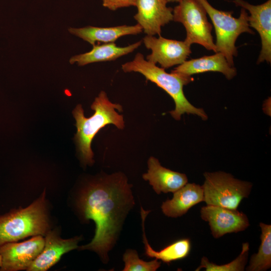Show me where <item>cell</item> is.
I'll return each instance as SVG.
<instances>
[{
  "instance_id": "obj_1",
  "label": "cell",
  "mask_w": 271,
  "mask_h": 271,
  "mask_svg": "<svg viewBox=\"0 0 271 271\" xmlns=\"http://www.w3.org/2000/svg\"><path fill=\"white\" fill-rule=\"evenodd\" d=\"M132 185L118 172L89 182L81 190L78 208L86 220L95 224V235L90 243L78 247L97 253L104 263L117 239L123 221L134 204Z\"/></svg>"
},
{
  "instance_id": "obj_2",
  "label": "cell",
  "mask_w": 271,
  "mask_h": 271,
  "mask_svg": "<svg viewBox=\"0 0 271 271\" xmlns=\"http://www.w3.org/2000/svg\"><path fill=\"white\" fill-rule=\"evenodd\" d=\"M91 108L94 113L89 118L85 117L81 104H78L73 111L77 129L74 139L80 159L85 165H91L94 162L91 145L100 129L110 124L120 129L125 127L123 116L116 111L117 110L121 112L122 106L111 102L105 91H101L99 93L91 104Z\"/></svg>"
},
{
  "instance_id": "obj_3",
  "label": "cell",
  "mask_w": 271,
  "mask_h": 271,
  "mask_svg": "<svg viewBox=\"0 0 271 271\" xmlns=\"http://www.w3.org/2000/svg\"><path fill=\"white\" fill-rule=\"evenodd\" d=\"M121 68L124 72H136L142 74L147 80L165 90L174 101L175 108L170 113L175 120H180L185 113L196 115L204 120L208 118L205 111L193 106L184 93L183 86L193 80L191 76L173 72L167 73L164 68L145 59L140 53H138L132 61L122 64Z\"/></svg>"
},
{
  "instance_id": "obj_4",
  "label": "cell",
  "mask_w": 271,
  "mask_h": 271,
  "mask_svg": "<svg viewBox=\"0 0 271 271\" xmlns=\"http://www.w3.org/2000/svg\"><path fill=\"white\" fill-rule=\"evenodd\" d=\"M49 228L44 190L27 207L0 216V246L31 236L46 235Z\"/></svg>"
},
{
  "instance_id": "obj_5",
  "label": "cell",
  "mask_w": 271,
  "mask_h": 271,
  "mask_svg": "<svg viewBox=\"0 0 271 271\" xmlns=\"http://www.w3.org/2000/svg\"><path fill=\"white\" fill-rule=\"evenodd\" d=\"M197 1L205 10L214 26L216 37L215 43L216 52L223 54L228 63L234 66L233 58L237 55L235 43L238 37L245 32L254 34L249 28L246 10L241 8L239 17L235 18L232 16V12L216 9L207 0Z\"/></svg>"
},
{
  "instance_id": "obj_6",
  "label": "cell",
  "mask_w": 271,
  "mask_h": 271,
  "mask_svg": "<svg viewBox=\"0 0 271 271\" xmlns=\"http://www.w3.org/2000/svg\"><path fill=\"white\" fill-rule=\"evenodd\" d=\"M202 185L206 205L236 210L244 198L248 197L252 187L249 182L235 178L224 172H205Z\"/></svg>"
},
{
  "instance_id": "obj_7",
  "label": "cell",
  "mask_w": 271,
  "mask_h": 271,
  "mask_svg": "<svg viewBox=\"0 0 271 271\" xmlns=\"http://www.w3.org/2000/svg\"><path fill=\"white\" fill-rule=\"evenodd\" d=\"M173 20L182 23L186 30L185 41L216 52L212 25L208 21L205 10L197 0H181L173 9Z\"/></svg>"
},
{
  "instance_id": "obj_8",
  "label": "cell",
  "mask_w": 271,
  "mask_h": 271,
  "mask_svg": "<svg viewBox=\"0 0 271 271\" xmlns=\"http://www.w3.org/2000/svg\"><path fill=\"white\" fill-rule=\"evenodd\" d=\"M45 239L42 235L34 236L22 242H8L0 246V270L27 269L42 251Z\"/></svg>"
},
{
  "instance_id": "obj_9",
  "label": "cell",
  "mask_w": 271,
  "mask_h": 271,
  "mask_svg": "<svg viewBox=\"0 0 271 271\" xmlns=\"http://www.w3.org/2000/svg\"><path fill=\"white\" fill-rule=\"evenodd\" d=\"M145 47L151 50L146 60L162 68H169L185 62L191 53V45L184 41L166 39L159 36H146L143 40Z\"/></svg>"
},
{
  "instance_id": "obj_10",
  "label": "cell",
  "mask_w": 271,
  "mask_h": 271,
  "mask_svg": "<svg viewBox=\"0 0 271 271\" xmlns=\"http://www.w3.org/2000/svg\"><path fill=\"white\" fill-rule=\"evenodd\" d=\"M200 217L208 223L215 238L244 231L250 225L247 215L242 212L215 205L202 207Z\"/></svg>"
},
{
  "instance_id": "obj_11",
  "label": "cell",
  "mask_w": 271,
  "mask_h": 271,
  "mask_svg": "<svg viewBox=\"0 0 271 271\" xmlns=\"http://www.w3.org/2000/svg\"><path fill=\"white\" fill-rule=\"evenodd\" d=\"M236 6L248 10L250 13L248 20L249 26L258 33L261 48L257 63L264 61L271 62V0L259 5H253L243 0H233Z\"/></svg>"
},
{
  "instance_id": "obj_12",
  "label": "cell",
  "mask_w": 271,
  "mask_h": 271,
  "mask_svg": "<svg viewBox=\"0 0 271 271\" xmlns=\"http://www.w3.org/2000/svg\"><path fill=\"white\" fill-rule=\"evenodd\" d=\"M167 3L166 0H137L134 18L147 35L161 36L162 27L173 21V9Z\"/></svg>"
},
{
  "instance_id": "obj_13",
  "label": "cell",
  "mask_w": 271,
  "mask_h": 271,
  "mask_svg": "<svg viewBox=\"0 0 271 271\" xmlns=\"http://www.w3.org/2000/svg\"><path fill=\"white\" fill-rule=\"evenodd\" d=\"M81 240V236L62 239L55 231L49 230L46 234L42 251L27 270H47L55 264L64 254L78 248V243Z\"/></svg>"
},
{
  "instance_id": "obj_14",
  "label": "cell",
  "mask_w": 271,
  "mask_h": 271,
  "mask_svg": "<svg viewBox=\"0 0 271 271\" xmlns=\"http://www.w3.org/2000/svg\"><path fill=\"white\" fill-rule=\"evenodd\" d=\"M148 171L143 174V178L149 181L157 194L174 193L188 183L186 174L163 167L153 156L148 159Z\"/></svg>"
},
{
  "instance_id": "obj_15",
  "label": "cell",
  "mask_w": 271,
  "mask_h": 271,
  "mask_svg": "<svg viewBox=\"0 0 271 271\" xmlns=\"http://www.w3.org/2000/svg\"><path fill=\"white\" fill-rule=\"evenodd\" d=\"M172 72L186 76L206 72H218L230 80L236 75V70L220 52L211 56L186 60Z\"/></svg>"
},
{
  "instance_id": "obj_16",
  "label": "cell",
  "mask_w": 271,
  "mask_h": 271,
  "mask_svg": "<svg viewBox=\"0 0 271 271\" xmlns=\"http://www.w3.org/2000/svg\"><path fill=\"white\" fill-rule=\"evenodd\" d=\"M204 201L202 186L195 183H187L173 193L171 199L163 202L161 209L169 217L177 218L185 214L190 209Z\"/></svg>"
},
{
  "instance_id": "obj_17",
  "label": "cell",
  "mask_w": 271,
  "mask_h": 271,
  "mask_svg": "<svg viewBox=\"0 0 271 271\" xmlns=\"http://www.w3.org/2000/svg\"><path fill=\"white\" fill-rule=\"evenodd\" d=\"M68 32L76 36L92 46L95 42L104 43H114L121 37L137 35L141 33L142 28L139 25L133 26L122 25L111 27H97L87 26L83 28H69Z\"/></svg>"
},
{
  "instance_id": "obj_18",
  "label": "cell",
  "mask_w": 271,
  "mask_h": 271,
  "mask_svg": "<svg viewBox=\"0 0 271 271\" xmlns=\"http://www.w3.org/2000/svg\"><path fill=\"white\" fill-rule=\"evenodd\" d=\"M142 44V41L125 47L117 46L114 43L94 45L88 52L72 56L69 60L70 64L77 63L82 66L99 62L114 61L118 58L134 51Z\"/></svg>"
},
{
  "instance_id": "obj_19",
  "label": "cell",
  "mask_w": 271,
  "mask_h": 271,
  "mask_svg": "<svg viewBox=\"0 0 271 271\" xmlns=\"http://www.w3.org/2000/svg\"><path fill=\"white\" fill-rule=\"evenodd\" d=\"M151 210L146 211L141 207L143 242L145 244V254L150 258H155L169 264L172 261L184 259L187 257L191 248V240L189 238L175 241L162 249L154 250L148 242L145 231V219Z\"/></svg>"
},
{
  "instance_id": "obj_20",
  "label": "cell",
  "mask_w": 271,
  "mask_h": 271,
  "mask_svg": "<svg viewBox=\"0 0 271 271\" xmlns=\"http://www.w3.org/2000/svg\"><path fill=\"white\" fill-rule=\"evenodd\" d=\"M260 244L257 253L250 258L247 271H265L271 267V225L259 223Z\"/></svg>"
},
{
  "instance_id": "obj_21",
  "label": "cell",
  "mask_w": 271,
  "mask_h": 271,
  "mask_svg": "<svg viewBox=\"0 0 271 271\" xmlns=\"http://www.w3.org/2000/svg\"><path fill=\"white\" fill-rule=\"evenodd\" d=\"M249 250V243H243L239 255L230 262L224 264L211 262L206 256H203L201 259L200 264L195 270L205 268L206 271H243L247 262Z\"/></svg>"
},
{
  "instance_id": "obj_22",
  "label": "cell",
  "mask_w": 271,
  "mask_h": 271,
  "mask_svg": "<svg viewBox=\"0 0 271 271\" xmlns=\"http://www.w3.org/2000/svg\"><path fill=\"white\" fill-rule=\"evenodd\" d=\"M124 267L123 271H156L161 266V261L155 259L150 261L140 259L136 250L127 249L123 255Z\"/></svg>"
},
{
  "instance_id": "obj_23",
  "label": "cell",
  "mask_w": 271,
  "mask_h": 271,
  "mask_svg": "<svg viewBox=\"0 0 271 271\" xmlns=\"http://www.w3.org/2000/svg\"><path fill=\"white\" fill-rule=\"evenodd\" d=\"M137 0H102L104 7L115 11L118 9L130 6H135Z\"/></svg>"
},
{
  "instance_id": "obj_24",
  "label": "cell",
  "mask_w": 271,
  "mask_h": 271,
  "mask_svg": "<svg viewBox=\"0 0 271 271\" xmlns=\"http://www.w3.org/2000/svg\"><path fill=\"white\" fill-rule=\"evenodd\" d=\"M166 1L167 3H174V2L179 3L181 0H166Z\"/></svg>"
},
{
  "instance_id": "obj_25",
  "label": "cell",
  "mask_w": 271,
  "mask_h": 271,
  "mask_svg": "<svg viewBox=\"0 0 271 271\" xmlns=\"http://www.w3.org/2000/svg\"><path fill=\"white\" fill-rule=\"evenodd\" d=\"M1 256L0 255V267H1Z\"/></svg>"
}]
</instances>
